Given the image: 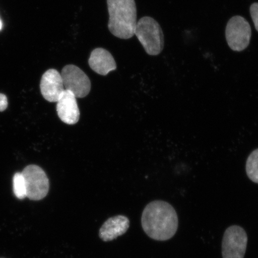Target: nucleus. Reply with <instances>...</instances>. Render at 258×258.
Wrapping results in <instances>:
<instances>
[{
  "label": "nucleus",
  "instance_id": "f257e3e1",
  "mask_svg": "<svg viewBox=\"0 0 258 258\" xmlns=\"http://www.w3.org/2000/svg\"><path fill=\"white\" fill-rule=\"evenodd\" d=\"M141 222L145 233L158 241L170 239L178 228L175 209L169 203L161 201L151 202L145 207Z\"/></svg>",
  "mask_w": 258,
  "mask_h": 258
},
{
  "label": "nucleus",
  "instance_id": "f03ea898",
  "mask_svg": "<svg viewBox=\"0 0 258 258\" xmlns=\"http://www.w3.org/2000/svg\"><path fill=\"white\" fill-rule=\"evenodd\" d=\"M109 13L108 29L113 35L127 40L135 35L137 9L135 0H106Z\"/></svg>",
  "mask_w": 258,
  "mask_h": 258
},
{
  "label": "nucleus",
  "instance_id": "7ed1b4c3",
  "mask_svg": "<svg viewBox=\"0 0 258 258\" xmlns=\"http://www.w3.org/2000/svg\"><path fill=\"white\" fill-rule=\"evenodd\" d=\"M135 35L148 54L159 55L163 51L164 35L160 25L153 18L145 16L137 22Z\"/></svg>",
  "mask_w": 258,
  "mask_h": 258
},
{
  "label": "nucleus",
  "instance_id": "20e7f679",
  "mask_svg": "<svg viewBox=\"0 0 258 258\" xmlns=\"http://www.w3.org/2000/svg\"><path fill=\"white\" fill-rule=\"evenodd\" d=\"M251 30L249 22L241 16H234L228 21L225 37L228 46L235 51H243L249 46Z\"/></svg>",
  "mask_w": 258,
  "mask_h": 258
},
{
  "label": "nucleus",
  "instance_id": "39448f33",
  "mask_svg": "<svg viewBox=\"0 0 258 258\" xmlns=\"http://www.w3.org/2000/svg\"><path fill=\"white\" fill-rule=\"evenodd\" d=\"M25 182L27 198L38 201L46 198L49 191V180L44 171L37 165H29L21 172Z\"/></svg>",
  "mask_w": 258,
  "mask_h": 258
},
{
  "label": "nucleus",
  "instance_id": "423d86ee",
  "mask_svg": "<svg viewBox=\"0 0 258 258\" xmlns=\"http://www.w3.org/2000/svg\"><path fill=\"white\" fill-rule=\"evenodd\" d=\"M247 235L240 226L232 225L225 231L222 243L223 258H244L247 244Z\"/></svg>",
  "mask_w": 258,
  "mask_h": 258
},
{
  "label": "nucleus",
  "instance_id": "0eeeda50",
  "mask_svg": "<svg viewBox=\"0 0 258 258\" xmlns=\"http://www.w3.org/2000/svg\"><path fill=\"white\" fill-rule=\"evenodd\" d=\"M64 89L73 93L77 98H85L91 89V82L82 70L74 64L64 66L61 73Z\"/></svg>",
  "mask_w": 258,
  "mask_h": 258
},
{
  "label": "nucleus",
  "instance_id": "6e6552de",
  "mask_svg": "<svg viewBox=\"0 0 258 258\" xmlns=\"http://www.w3.org/2000/svg\"><path fill=\"white\" fill-rule=\"evenodd\" d=\"M40 90L46 101L57 102L66 90L61 74L55 69L47 70L41 77Z\"/></svg>",
  "mask_w": 258,
  "mask_h": 258
},
{
  "label": "nucleus",
  "instance_id": "1a4fd4ad",
  "mask_svg": "<svg viewBox=\"0 0 258 258\" xmlns=\"http://www.w3.org/2000/svg\"><path fill=\"white\" fill-rule=\"evenodd\" d=\"M57 115L61 121L67 124L77 123L80 118V111L77 98L69 90H64L57 102Z\"/></svg>",
  "mask_w": 258,
  "mask_h": 258
},
{
  "label": "nucleus",
  "instance_id": "9d476101",
  "mask_svg": "<svg viewBox=\"0 0 258 258\" xmlns=\"http://www.w3.org/2000/svg\"><path fill=\"white\" fill-rule=\"evenodd\" d=\"M89 64L93 72L104 76L117 69V64L111 53L103 48H96L92 51Z\"/></svg>",
  "mask_w": 258,
  "mask_h": 258
},
{
  "label": "nucleus",
  "instance_id": "9b49d317",
  "mask_svg": "<svg viewBox=\"0 0 258 258\" xmlns=\"http://www.w3.org/2000/svg\"><path fill=\"white\" fill-rule=\"evenodd\" d=\"M130 226L129 219L124 216L118 215L109 218L99 230V237L103 241L115 239L126 232Z\"/></svg>",
  "mask_w": 258,
  "mask_h": 258
},
{
  "label": "nucleus",
  "instance_id": "f8f14e48",
  "mask_svg": "<svg viewBox=\"0 0 258 258\" xmlns=\"http://www.w3.org/2000/svg\"><path fill=\"white\" fill-rule=\"evenodd\" d=\"M246 171L251 181L258 183V148L252 151L248 157Z\"/></svg>",
  "mask_w": 258,
  "mask_h": 258
},
{
  "label": "nucleus",
  "instance_id": "ddd939ff",
  "mask_svg": "<svg viewBox=\"0 0 258 258\" xmlns=\"http://www.w3.org/2000/svg\"><path fill=\"white\" fill-rule=\"evenodd\" d=\"M13 186L15 196L18 199L22 200L27 198V189L25 179L22 173H16L13 178Z\"/></svg>",
  "mask_w": 258,
  "mask_h": 258
},
{
  "label": "nucleus",
  "instance_id": "4468645a",
  "mask_svg": "<svg viewBox=\"0 0 258 258\" xmlns=\"http://www.w3.org/2000/svg\"><path fill=\"white\" fill-rule=\"evenodd\" d=\"M250 14L254 27L258 32V3H254L250 6Z\"/></svg>",
  "mask_w": 258,
  "mask_h": 258
},
{
  "label": "nucleus",
  "instance_id": "2eb2a0df",
  "mask_svg": "<svg viewBox=\"0 0 258 258\" xmlns=\"http://www.w3.org/2000/svg\"><path fill=\"white\" fill-rule=\"evenodd\" d=\"M8 106V100L7 96L2 93H0V112L6 110Z\"/></svg>",
  "mask_w": 258,
  "mask_h": 258
},
{
  "label": "nucleus",
  "instance_id": "dca6fc26",
  "mask_svg": "<svg viewBox=\"0 0 258 258\" xmlns=\"http://www.w3.org/2000/svg\"><path fill=\"white\" fill-rule=\"evenodd\" d=\"M2 22L1 20H0V30H2Z\"/></svg>",
  "mask_w": 258,
  "mask_h": 258
}]
</instances>
